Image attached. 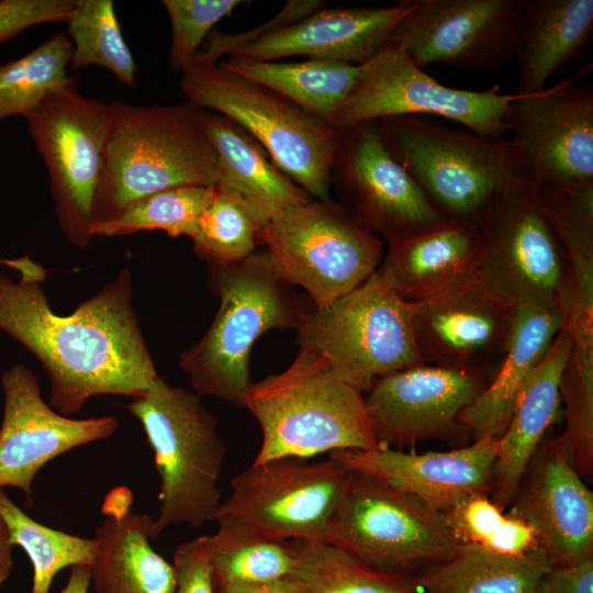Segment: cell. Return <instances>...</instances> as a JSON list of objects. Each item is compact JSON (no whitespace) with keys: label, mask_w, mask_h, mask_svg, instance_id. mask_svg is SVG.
Listing matches in <instances>:
<instances>
[{"label":"cell","mask_w":593,"mask_h":593,"mask_svg":"<svg viewBox=\"0 0 593 593\" xmlns=\"http://www.w3.org/2000/svg\"><path fill=\"white\" fill-rule=\"evenodd\" d=\"M202 127L219 158L222 179L268 221L280 211L312 199L276 164L261 144L233 120L201 109Z\"/></svg>","instance_id":"29"},{"label":"cell","mask_w":593,"mask_h":593,"mask_svg":"<svg viewBox=\"0 0 593 593\" xmlns=\"http://www.w3.org/2000/svg\"><path fill=\"white\" fill-rule=\"evenodd\" d=\"M484 250L479 272L518 304L538 301L562 313L567 264L560 239L528 178L512 181L485 215Z\"/></svg>","instance_id":"14"},{"label":"cell","mask_w":593,"mask_h":593,"mask_svg":"<svg viewBox=\"0 0 593 593\" xmlns=\"http://www.w3.org/2000/svg\"><path fill=\"white\" fill-rule=\"evenodd\" d=\"M268 220L235 192L215 187L192 237L199 257L209 266L227 265L254 254Z\"/></svg>","instance_id":"35"},{"label":"cell","mask_w":593,"mask_h":593,"mask_svg":"<svg viewBox=\"0 0 593 593\" xmlns=\"http://www.w3.org/2000/svg\"><path fill=\"white\" fill-rule=\"evenodd\" d=\"M0 515L8 526L12 545L22 547L32 562L31 593H49L55 575L66 567L90 566L96 550L93 538L71 535L34 521L2 489Z\"/></svg>","instance_id":"36"},{"label":"cell","mask_w":593,"mask_h":593,"mask_svg":"<svg viewBox=\"0 0 593 593\" xmlns=\"http://www.w3.org/2000/svg\"><path fill=\"white\" fill-rule=\"evenodd\" d=\"M539 593H593V558L552 566L541 580Z\"/></svg>","instance_id":"46"},{"label":"cell","mask_w":593,"mask_h":593,"mask_svg":"<svg viewBox=\"0 0 593 593\" xmlns=\"http://www.w3.org/2000/svg\"><path fill=\"white\" fill-rule=\"evenodd\" d=\"M392 155L448 220L481 226L503 190L527 177L510 139L452 128L424 116L379 121Z\"/></svg>","instance_id":"6"},{"label":"cell","mask_w":593,"mask_h":593,"mask_svg":"<svg viewBox=\"0 0 593 593\" xmlns=\"http://www.w3.org/2000/svg\"><path fill=\"white\" fill-rule=\"evenodd\" d=\"M573 81L511 104L510 142L537 187L593 180V88Z\"/></svg>","instance_id":"18"},{"label":"cell","mask_w":593,"mask_h":593,"mask_svg":"<svg viewBox=\"0 0 593 593\" xmlns=\"http://www.w3.org/2000/svg\"><path fill=\"white\" fill-rule=\"evenodd\" d=\"M215 523L216 530L201 537L217 592L294 577L298 557L292 540H272L232 523Z\"/></svg>","instance_id":"33"},{"label":"cell","mask_w":593,"mask_h":593,"mask_svg":"<svg viewBox=\"0 0 593 593\" xmlns=\"http://www.w3.org/2000/svg\"><path fill=\"white\" fill-rule=\"evenodd\" d=\"M570 333L572 347L560 382L566 418L560 439L571 466L582 478L590 475L593 468V327Z\"/></svg>","instance_id":"37"},{"label":"cell","mask_w":593,"mask_h":593,"mask_svg":"<svg viewBox=\"0 0 593 593\" xmlns=\"http://www.w3.org/2000/svg\"><path fill=\"white\" fill-rule=\"evenodd\" d=\"M215 187L181 186L149 194L127 206L118 217L98 223L93 236L113 237L164 231L170 237L192 238Z\"/></svg>","instance_id":"39"},{"label":"cell","mask_w":593,"mask_h":593,"mask_svg":"<svg viewBox=\"0 0 593 593\" xmlns=\"http://www.w3.org/2000/svg\"><path fill=\"white\" fill-rule=\"evenodd\" d=\"M77 0H2L0 1V43L15 37L33 25L66 22Z\"/></svg>","instance_id":"43"},{"label":"cell","mask_w":593,"mask_h":593,"mask_svg":"<svg viewBox=\"0 0 593 593\" xmlns=\"http://www.w3.org/2000/svg\"><path fill=\"white\" fill-rule=\"evenodd\" d=\"M243 406L262 434L256 463L379 448L362 393L306 349L286 370L251 382Z\"/></svg>","instance_id":"3"},{"label":"cell","mask_w":593,"mask_h":593,"mask_svg":"<svg viewBox=\"0 0 593 593\" xmlns=\"http://www.w3.org/2000/svg\"><path fill=\"white\" fill-rule=\"evenodd\" d=\"M262 244L282 277L303 288L315 307L360 286L383 258L380 237L332 199L280 211L268 221Z\"/></svg>","instance_id":"10"},{"label":"cell","mask_w":593,"mask_h":593,"mask_svg":"<svg viewBox=\"0 0 593 593\" xmlns=\"http://www.w3.org/2000/svg\"><path fill=\"white\" fill-rule=\"evenodd\" d=\"M209 267L220 307L204 336L180 356L179 367L198 395L243 406L256 339L272 328H296L305 311L267 250Z\"/></svg>","instance_id":"4"},{"label":"cell","mask_w":593,"mask_h":593,"mask_svg":"<svg viewBox=\"0 0 593 593\" xmlns=\"http://www.w3.org/2000/svg\"><path fill=\"white\" fill-rule=\"evenodd\" d=\"M187 102L227 116L266 149L271 160L312 199L329 200L340 132L278 92L193 58L181 72Z\"/></svg>","instance_id":"7"},{"label":"cell","mask_w":593,"mask_h":593,"mask_svg":"<svg viewBox=\"0 0 593 593\" xmlns=\"http://www.w3.org/2000/svg\"><path fill=\"white\" fill-rule=\"evenodd\" d=\"M339 132L331 188L362 226L391 245L447 220L392 155L379 121Z\"/></svg>","instance_id":"15"},{"label":"cell","mask_w":593,"mask_h":593,"mask_svg":"<svg viewBox=\"0 0 593 593\" xmlns=\"http://www.w3.org/2000/svg\"><path fill=\"white\" fill-rule=\"evenodd\" d=\"M126 409L144 429L160 479L153 537L171 526L201 528L213 521L227 447L200 395L158 378Z\"/></svg>","instance_id":"5"},{"label":"cell","mask_w":593,"mask_h":593,"mask_svg":"<svg viewBox=\"0 0 593 593\" xmlns=\"http://www.w3.org/2000/svg\"><path fill=\"white\" fill-rule=\"evenodd\" d=\"M25 119L47 167L59 227L70 244L83 249L94 237L110 103L81 96L70 77Z\"/></svg>","instance_id":"9"},{"label":"cell","mask_w":593,"mask_h":593,"mask_svg":"<svg viewBox=\"0 0 593 593\" xmlns=\"http://www.w3.org/2000/svg\"><path fill=\"white\" fill-rule=\"evenodd\" d=\"M348 471L335 459L279 458L253 462L231 481L213 522H227L260 537L326 541Z\"/></svg>","instance_id":"12"},{"label":"cell","mask_w":593,"mask_h":593,"mask_svg":"<svg viewBox=\"0 0 593 593\" xmlns=\"http://www.w3.org/2000/svg\"><path fill=\"white\" fill-rule=\"evenodd\" d=\"M517 96L501 93L499 86L483 91L447 87L390 44L359 66L335 126L345 130L388 118L436 116L479 135L503 137L510 132L511 104Z\"/></svg>","instance_id":"13"},{"label":"cell","mask_w":593,"mask_h":593,"mask_svg":"<svg viewBox=\"0 0 593 593\" xmlns=\"http://www.w3.org/2000/svg\"><path fill=\"white\" fill-rule=\"evenodd\" d=\"M562 245L567 289L564 325L593 321V180L538 187Z\"/></svg>","instance_id":"30"},{"label":"cell","mask_w":593,"mask_h":593,"mask_svg":"<svg viewBox=\"0 0 593 593\" xmlns=\"http://www.w3.org/2000/svg\"><path fill=\"white\" fill-rule=\"evenodd\" d=\"M292 541L300 593H418L404 573L369 567L328 542Z\"/></svg>","instance_id":"34"},{"label":"cell","mask_w":593,"mask_h":593,"mask_svg":"<svg viewBox=\"0 0 593 593\" xmlns=\"http://www.w3.org/2000/svg\"><path fill=\"white\" fill-rule=\"evenodd\" d=\"M67 24L74 69L103 67L124 86L136 87L137 66L122 35L112 0H77Z\"/></svg>","instance_id":"38"},{"label":"cell","mask_w":593,"mask_h":593,"mask_svg":"<svg viewBox=\"0 0 593 593\" xmlns=\"http://www.w3.org/2000/svg\"><path fill=\"white\" fill-rule=\"evenodd\" d=\"M445 515L461 544L504 556H522L539 547L535 528L504 514L486 494L469 496Z\"/></svg>","instance_id":"41"},{"label":"cell","mask_w":593,"mask_h":593,"mask_svg":"<svg viewBox=\"0 0 593 593\" xmlns=\"http://www.w3.org/2000/svg\"><path fill=\"white\" fill-rule=\"evenodd\" d=\"M3 262L19 279L0 272V329L42 363L58 413L70 416L96 395L137 398L159 378L133 307L128 268L59 315L43 291L40 264L27 256Z\"/></svg>","instance_id":"1"},{"label":"cell","mask_w":593,"mask_h":593,"mask_svg":"<svg viewBox=\"0 0 593 593\" xmlns=\"http://www.w3.org/2000/svg\"><path fill=\"white\" fill-rule=\"evenodd\" d=\"M483 250L479 225L447 219L388 245L376 272L395 295L413 304L478 271Z\"/></svg>","instance_id":"25"},{"label":"cell","mask_w":593,"mask_h":593,"mask_svg":"<svg viewBox=\"0 0 593 593\" xmlns=\"http://www.w3.org/2000/svg\"><path fill=\"white\" fill-rule=\"evenodd\" d=\"M511 504L510 514L535 528L552 566L592 557L593 493L571 466L560 436H545Z\"/></svg>","instance_id":"21"},{"label":"cell","mask_w":593,"mask_h":593,"mask_svg":"<svg viewBox=\"0 0 593 593\" xmlns=\"http://www.w3.org/2000/svg\"><path fill=\"white\" fill-rule=\"evenodd\" d=\"M175 593H217L202 537L181 542L175 550Z\"/></svg>","instance_id":"45"},{"label":"cell","mask_w":593,"mask_h":593,"mask_svg":"<svg viewBox=\"0 0 593 593\" xmlns=\"http://www.w3.org/2000/svg\"><path fill=\"white\" fill-rule=\"evenodd\" d=\"M296 329L300 349L323 357L338 378L361 393L383 376L423 365L411 304L377 272L331 304L305 311Z\"/></svg>","instance_id":"8"},{"label":"cell","mask_w":593,"mask_h":593,"mask_svg":"<svg viewBox=\"0 0 593 593\" xmlns=\"http://www.w3.org/2000/svg\"><path fill=\"white\" fill-rule=\"evenodd\" d=\"M324 7V1L292 0L288 1L283 9L270 21L254 30L237 34H225L219 31H212L206 37V49L198 52L194 58L217 64L220 57L224 54H230L236 47L255 41L270 30L299 21Z\"/></svg>","instance_id":"44"},{"label":"cell","mask_w":593,"mask_h":593,"mask_svg":"<svg viewBox=\"0 0 593 593\" xmlns=\"http://www.w3.org/2000/svg\"><path fill=\"white\" fill-rule=\"evenodd\" d=\"M572 340L570 331L562 327L524 384L508 425L499 438L492 501L502 510L512 503L526 469L557 417L560 382Z\"/></svg>","instance_id":"26"},{"label":"cell","mask_w":593,"mask_h":593,"mask_svg":"<svg viewBox=\"0 0 593 593\" xmlns=\"http://www.w3.org/2000/svg\"><path fill=\"white\" fill-rule=\"evenodd\" d=\"M13 547L8 526L0 515V586L13 569Z\"/></svg>","instance_id":"48"},{"label":"cell","mask_w":593,"mask_h":593,"mask_svg":"<svg viewBox=\"0 0 593 593\" xmlns=\"http://www.w3.org/2000/svg\"><path fill=\"white\" fill-rule=\"evenodd\" d=\"M217 593H300V586L294 578H288Z\"/></svg>","instance_id":"47"},{"label":"cell","mask_w":593,"mask_h":593,"mask_svg":"<svg viewBox=\"0 0 593 593\" xmlns=\"http://www.w3.org/2000/svg\"><path fill=\"white\" fill-rule=\"evenodd\" d=\"M485 373L419 365L379 378L365 398L379 447L402 450L448 435L488 385Z\"/></svg>","instance_id":"19"},{"label":"cell","mask_w":593,"mask_h":593,"mask_svg":"<svg viewBox=\"0 0 593 593\" xmlns=\"http://www.w3.org/2000/svg\"><path fill=\"white\" fill-rule=\"evenodd\" d=\"M551 567L540 547L522 556H504L461 544L414 582L418 593H539Z\"/></svg>","instance_id":"31"},{"label":"cell","mask_w":593,"mask_h":593,"mask_svg":"<svg viewBox=\"0 0 593 593\" xmlns=\"http://www.w3.org/2000/svg\"><path fill=\"white\" fill-rule=\"evenodd\" d=\"M111 122L97 199V223L132 203L181 186L216 187L222 171L201 123V109L110 103ZM96 226V225H94Z\"/></svg>","instance_id":"2"},{"label":"cell","mask_w":593,"mask_h":593,"mask_svg":"<svg viewBox=\"0 0 593 593\" xmlns=\"http://www.w3.org/2000/svg\"><path fill=\"white\" fill-rule=\"evenodd\" d=\"M170 20L169 66L182 72L193 60L200 44L213 26L230 15L240 0H163Z\"/></svg>","instance_id":"42"},{"label":"cell","mask_w":593,"mask_h":593,"mask_svg":"<svg viewBox=\"0 0 593 593\" xmlns=\"http://www.w3.org/2000/svg\"><path fill=\"white\" fill-rule=\"evenodd\" d=\"M217 65L278 92L334 126L359 76V66L322 59L288 63L228 57Z\"/></svg>","instance_id":"32"},{"label":"cell","mask_w":593,"mask_h":593,"mask_svg":"<svg viewBox=\"0 0 593 593\" xmlns=\"http://www.w3.org/2000/svg\"><path fill=\"white\" fill-rule=\"evenodd\" d=\"M563 323V314L553 305L538 301L517 304L510 343L499 369L459 415L460 425L474 439L502 436L524 384Z\"/></svg>","instance_id":"27"},{"label":"cell","mask_w":593,"mask_h":593,"mask_svg":"<svg viewBox=\"0 0 593 593\" xmlns=\"http://www.w3.org/2000/svg\"><path fill=\"white\" fill-rule=\"evenodd\" d=\"M499 444V439L484 436L449 451L416 454L379 447L338 450L329 457L347 471L372 477L446 514L492 486Z\"/></svg>","instance_id":"22"},{"label":"cell","mask_w":593,"mask_h":593,"mask_svg":"<svg viewBox=\"0 0 593 593\" xmlns=\"http://www.w3.org/2000/svg\"><path fill=\"white\" fill-rule=\"evenodd\" d=\"M516 307L479 271L411 304L423 363L493 378L510 343Z\"/></svg>","instance_id":"16"},{"label":"cell","mask_w":593,"mask_h":593,"mask_svg":"<svg viewBox=\"0 0 593 593\" xmlns=\"http://www.w3.org/2000/svg\"><path fill=\"white\" fill-rule=\"evenodd\" d=\"M412 0L388 7H325L233 49L230 57L277 60L305 56L360 66L390 45Z\"/></svg>","instance_id":"23"},{"label":"cell","mask_w":593,"mask_h":593,"mask_svg":"<svg viewBox=\"0 0 593 593\" xmlns=\"http://www.w3.org/2000/svg\"><path fill=\"white\" fill-rule=\"evenodd\" d=\"M374 569L404 573L438 563L461 545L444 513L416 497L348 471L327 539Z\"/></svg>","instance_id":"11"},{"label":"cell","mask_w":593,"mask_h":593,"mask_svg":"<svg viewBox=\"0 0 593 593\" xmlns=\"http://www.w3.org/2000/svg\"><path fill=\"white\" fill-rule=\"evenodd\" d=\"M391 44L422 69L429 64L492 69L513 56L525 0H412Z\"/></svg>","instance_id":"17"},{"label":"cell","mask_w":593,"mask_h":593,"mask_svg":"<svg viewBox=\"0 0 593 593\" xmlns=\"http://www.w3.org/2000/svg\"><path fill=\"white\" fill-rule=\"evenodd\" d=\"M4 396L0 427V489L14 486L32 499L36 473L51 460L82 445L111 437L114 416L75 419L52 410L35 374L14 365L1 378Z\"/></svg>","instance_id":"20"},{"label":"cell","mask_w":593,"mask_h":593,"mask_svg":"<svg viewBox=\"0 0 593 593\" xmlns=\"http://www.w3.org/2000/svg\"><path fill=\"white\" fill-rule=\"evenodd\" d=\"M90 584L89 566L77 564L71 567L68 582L60 593H88Z\"/></svg>","instance_id":"49"},{"label":"cell","mask_w":593,"mask_h":593,"mask_svg":"<svg viewBox=\"0 0 593 593\" xmlns=\"http://www.w3.org/2000/svg\"><path fill=\"white\" fill-rule=\"evenodd\" d=\"M132 502L126 488L108 493L102 505L104 518L93 537L90 583L96 593H175V567L149 542L154 519L131 511Z\"/></svg>","instance_id":"24"},{"label":"cell","mask_w":593,"mask_h":593,"mask_svg":"<svg viewBox=\"0 0 593 593\" xmlns=\"http://www.w3.org/2000/svg\"><path fill=\"white\" fill-rule=\"evenodd\" d=\"M593 40V0H525L514 56V93L534 94L548 79L580 57Z\"/></svg>","instance_id":"28"},{"label":"cell","mask_w":593,"mask_h":593,"mask_svg":"<svg viewBox=\"0 0 593 593\" xmlns=\"http://www.w3.org/2000/svg\"><path fill=\"white\" fill-rule=\"evenodd\" d=\"M72 44L55 34L31 53L0 67V120L25 115L47 94L69 80Z\"/></svg>","instance_id":"40"}]
</instances>
